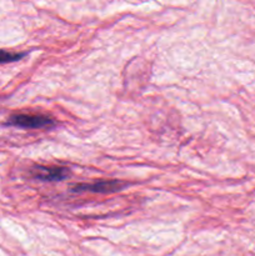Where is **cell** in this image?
I'll use <instances>...</instances> for the list:
<instances>
[{
	"mask_svg": "<svg viewBox=\"0 0 255 256\" xmlns=\"http://www.w3.org/2000/svg\"><path fill=\"white\" fill-rule=\"evenodd\" d=\"M8 124L22 129H42L54 126L55 122L52 116L40 112H16L9 116Z\"/></svg>",
	"mask_w": 255,
	"mask_h": 256,
	"instance_id": "1",
	"label": "cell"
},
{
	"mask_svg": "<svg viewBox=\"0 0 255 256\" xmlns=\"http://www.w3.org/2000/svg\"><path fill=\"white\" fill-rule=\"evenodd\" d=\"M124 184L118 180H98L92 182H84L72 186L75 192H94V194H112L119 192Z\"/></svg>",
	"mask_w": 255,
	"mask_h": 256,
	"instance_id": "2",
	"label": "cell"
},
{
	"mask_svg": "<svg viewBox=\"0 0 255 256\" xmlns=\"http://www.w3.org/2000/svg\"><path fill=\"white\" fill-rule=\"evenodd\" d=\"M30 175L34 179L42 182H62L70 175V170L64 166H46V165H35L30 170Z\"/></svg>",
	"mask_w": 255,
	"mask_h": 256,
	"instance_id": "3",
	"label": "cell"
},
{
	"mask_svg": "<svg viewBox=\"0 0 255 256\" xmlns=\"http://www.w3.org/2000/svg\"><path fill=\"white\" fill-rule=\"evenodd\" d=\"M25 56L24 52H9V50L0 49V64H8V62H14L22 59Z\"/></svg>",
	"mask_w": 255,
	"mask_h": 256,
	"instance_id": "4",
	"label": "cell"
}]
</instances>
